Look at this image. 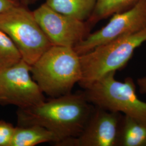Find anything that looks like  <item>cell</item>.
I'll use <instances>...</instances> for the list:
<instances>
[{
    "mask_svg": "<svg viewBox=\"0 0 146 146\" xmlns=\"http://www.w3.org/2000/svg\"><path fill=\"white\" fill-rule=\"evenodd\" d=\"M94 108L83 92L69 93L52 98L31 108H19L17 123L19 126H42L55 134L59 143L77 137L84 129Z\"/></svg>",
    "mask_w": 146,
    "mask_h": 146,
    "instance_id": "cell-1",
    "label": "cell"
},
{
    "mask_svg": "<svg viewBox=\"0 0 146 146\" xmlns=\"http://www.w3.org/2000/svg\"><path fill=\"white\" fill-rule=\"evenodd\" d=\"M31 74L43 93L69 94L82 78L80 55L73 48L52 45L31 65Z\"/></svg>",
    "mask_w": 146,
    "mask_h": 146,
    "instance_id": "cell-2",
    "label": "cell"
},
{
    "mask_svg": "<svg viewBox=\"0 0 146 146\" xmlns=\"http://www.w3.org/2000/svg\"><path fill=\"white\" fill-rule=\"evenodd\" d=\"M145 42L146 28L100 45L80 55L82 78L79 85L85 89L105 75L124 68L136 49Z\"/></svg>",
    "mask_w": 146,
    "mask_h": 146,
    "instance_id": "cell-3",
    "label": "cell"
},
{
    "mask_svg": "<svg viewBox=\"0 0 146 146\" xmlns=\"http://www.w3.org/2000/svg\"><path fill=\"white\" fill-rule=\"evenodd\" d=\"M115 73H109L84 89L86 99L95 107L146 122V102L136 95L134 80L127 77L119 81Z\"/></svg>",
    "mask_w": 146,
    "mask_h": 146,
    "instance_id": "cell-4",
    "label": "cell"
},
{
    "mask_svg": "<svg viewBox=\"0 0 146 146\" xmlns=\"http://www.w3.org/2000/svg\"><path fill=\"white\" fill-rule=\"evenodd\" d=\"M0 28L11 37L22 59L31 66L52 46L33 11L22 3L0 15Z\"/></svg>",
    "mask_w": 146,
    "mask_h": 146,
    "instance_id": "cell-5",
    "label": "cell"
},
{
    "mask_svg": "<svg viewBox=\"0 0 146 146\" xmlns=\"http://www.w3.org/2000/svg\"><path fill=\"white\" fill-rule=\"evenodd\" d=\"M46 99L31 74V66L23 59L0 70V104L25 109L42 104Z\"/></svg>",
    "mask_w": 146,
    "mask_h": 146,
    "instance_id": "cell-6",
    "label": "cell"
},
{
    "mask_svg": "<svg viewBox=\"0 0 146 146\" xmlns=\"http://www.w3.org/2000/svg\"><path fill=\"white\" fill-rule=\"evenodd\" d=\"M111 17L106 26L94 33H90L73 48L78 54L83 55L100 45L146 28V0H141L131 9Z\"/></svg>",
    "mask_w": 146,
    "mask_h": 146,
    "instance_id": "cell-7",
    "label": "cell"
},
{
    "mask_svg": "<svg viewBox=\"0 0 146 146\" xmlns=\"http://www.w3.org/2000/svg\"><path fill=\"white\" fill-rule=\"evenodd\" d=\"M49 40L54 46L74 48L90 33L86 21H80L42 4L33 11Z\"/></svg>",
    "mask_w": 146,
    "mask_h": 146,
    "instance_id": "cell-8",
    "label": "cell"
},
{
    "mask_svg": "<svg viewBox=\"0 0 146 146\" xmlns=\"http://www.w3.org/2000/svg\"><path fill=\"white\" fill-rule=\"evenodd\" d=\"M123 114L95 107L84 129L77 137L56 145L117 146L120 122Z\"/></svg>",
    "mask_w": 146,
    "mask_h": 146,
    "instance_id": "cell-9",
    "label": "cell"
},
{
    "mask_svg": "<svg viewBox=\"0 0 146 146\" xmlns=\"http://www.w3.org/2000/svg\"><path fill=\"white\" fill-rule=\"evenodd\" d=\"M59 141L55 134L42 126L17 125L10 146H34L47 142L56 144Z\"/></svg>",
    "mask_w": 146,
    "mask_h": 146,
    "instance_id": "cell-10",
    "label": "cell"
},
{
    "mask_svg": "<svg viewBox=\"0 0 146 146\" xmlns=\"http://www.w3.org/2000/svg\"><path fill=\"white\" fill-rule=\"evenodd\" d=\"M117 146H146V122L122 115Z\"/></svg>",
    "mask_w": 146,
    "mask_h": 146,
    "instance_id": "cell-11",
    "label": "cell"
},
{
    "mask_svg": "<svg viewBox=\"0 0 146 146\" xmlns=\"http://www.w3.org/2000/svg\"><path fill=\"white\" fill-rule=\"evenodd\" d=\"M96 0H45L54 11L78 20L86 21L94 10Z\"/></svg>",
    "mask_w": 146,
    "mask_h": 146,
    "instance_id": "cell-12",
    "label": "cell"
},
{
    "mask_svg": "<svg viewBox=\"0 0 146 146\" xmlns=\"http://www.w3.org/2000/svg\"><path fill=\"white\" fill-rule=\"evenodd\" d=\"M141 0H96L90 16L86 21L91 28L101 20L111 16L128 11Z\"/></svg>",
    "mask_w": 146,
    "mask_h": 146,
    "instance_id": "cell-13",
    "label": "cell"
},
{
    "mask_svg": "<svg viewBox=\"0 0 146 146\" xmlns=\"http://www.w3.org/2000/svg\"><path fill=\"white\" fill-rule=\"evenodd\" d=\"M22 60L13 41L0 28V70L15 65Z\"/></svg>",
    "mask_w": 146,
    "mask_h": 146,
    "instance_id": "cell-14",
    "label": "cell"
},
{
    "mask_svg": "<svg viewBox=\"0 0 146 146\" xmlns=\"http://www.w3.org/2000/svg\"><path fill=\"white\" fill-rule=\"evenodd\" d=\"M15 127L11 123L0 120V146H10Z\"/></svg>",
    "mask_w": 146,
    "mask_h": 146,
    "instance_id": "cell-15",
    "label": "cell"
},
{
    "mask_svg": "<svg viewBox=\"0 0 146 146\" xmlns=\"http://www.w3.org/2000/svg\"><path fill=\"white\" fill-rule=\"evenodd\" d=\"M20 4L19 0H0V15Z\"/></svg>",
    "mask_w": 146,
    "mask_h": 146,
    "instance_id": "cell-16",
    "label": "cell"
},
{
    "mask_svg": "<svg viewBox=\"0 0 146 146\" xmlns=\"http://www.w3.org/2000/svg\"><path fill=\"white\" fill-rule=\"evenodd\" d=\"M136 84L140 94H146V76L137 78L136 80Z\"/></svg>",
    "mask_w": 146,
    "mask_h": 146,
    "instance_id": "cell-17",
    "label": "cell"
},
{
    "mask_svg": "<svg viewBox=\"0 0 146 146\" xmlns=\"http://www.w3.org/2000/svg\"><path fill=\"white\" fill-rule=\"evenodd\" d=\"M21 3L25 5H31V3H34L37 0H19Z\"/></svg>",
    "mask_w": 146,
    "mask_h": 146,
    "instance_id": "cell-18",
    "label": "cell"
}]
</instances>
